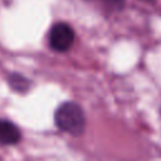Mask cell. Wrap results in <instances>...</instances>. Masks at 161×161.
Returning a JSON list of instances; mask_svg holds the SVG:
<instances>
[{"label": "cell", "mask_w": 161, "mask_h": 161, "mask_svg": "<svg viewBox=\"0 0 161 161\" xmlns=\"http://www.w3.org/2000/svg\"><path fill=\"white\" fill-rule=\"evenodd\" d=\"M55 126L72 136H80L86 130V116L82 107L72 101L63 102L54 112Z\"/></svg>", "instance_id": "cell-1"}, {"label": "cell", "mask_w": 161, "mask_h": 161, "mask_svg": "<svg viewBox=\"0 0 161 161\" xmlns=\"http://www.w3.org/2000/svg\"><path fill=\"white\" fill-rule=\"evenodd\" d=\"M74 39H75V34L73 28L69 24L63 21L55 23L50 28L49 36H48L50 48L59 53H63L70 49L74 43Z\"/></svg>", "instance_id": "cell-2"}, {"label": "cell", "mask_w": 161, "mask_h": 161, "mask_svg": "<svg viewBox=\"0 0 161 161\" xmlns=\"http://www.w3.org/2000/svg\"><path fill=\"white\" fill-rule=\"evenodd\" d=\"M8 83L10 86V88L18 93H26L30 88H31V80L20 74V73H11L8 77Z\"/></svg>", "instance_id": "cell-4"}, {"label": "cell", "mask_w": 161, "mask_h": 161, "mask_svg": "<svg viewBox=\"0 0 161 161\" xmlns=\"http://www.w3.org/2000/svg\"><path fill=\"white\" fill-rule=\"evenodd\" d=\"M97 1L109 10H122L125 6V0H97Z\"/></svg>", "instance_id": "cell-5"}, {"label": "cell", "mask_w": 161, "mask_h": 161, "mask_svg": "<svg viewBox=\"0 0 161 161\" xmlns=\"http://www.w3.org/2000/svg\"><path fill=\"white\" fill-rule=\"evenodd\" d=\"M20 140V128L14 122L0 118V145H16Z\"/></svg>", "instance_id": "cell-3"}]
</instances>
